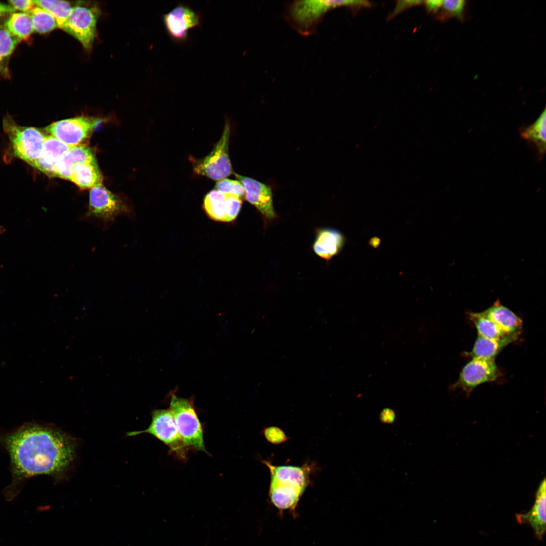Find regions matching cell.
Instances as JSON below:
<instances>
[{"label":"cell","instance_id":"cell-1","mask_svg":"<svg viewBox=\"0 0 546 546\" xmlns=\"http://www.w3.org/2000/svg\"><path fill=\"white\" fill-rule=\"evenodd\" d=\"M0 448L10 459L12 479L3 490L6 500L10 502L32 476L61 477L73 460L75 445L60 430L32 422L11 431H0Z\"/></svg>","mask_w":546,"mask_h":546},{"label":"cell","instance_id":"cell-2","mask_svg":"<svg viewBox=\"0 0 546 546\" xmlns=\"http://www.w3.org/2000/svg\"><path fill=\"white\" fill-rule=\"evenodd\" d=\"M262 461L270 472L269 497L271 504L280 511H294L310 482L315 466L308 463L301 466H276Z\"/></svg>","mask_w":546,"mask_h":546},{"label":"cell","instance_id":"cell-3","mask_svg":"<svg viewBox=\"0 0 546 546\" xmlns=\"http://www.w3.org/2000/svg\"><path fill=\"white\" fill-rule=\"evenodd\" d=\"M3 126L14 155L33 167L41 156L47 135L36 127L18 124L9 114L4 116Z\"/></svg>","mask_w":546,"mask_h":546},{"label":"cell","instance_id":"cell-4","mask_svg":"<svg viewBox=\"0 0 546 546\" xmlns=\"http://www.w3.org/2000/svg\"><path fill=\"white\" fill-rule=\"evenodd\" d=\"M169 409L187 447L209 454L205 447L203 429L196 411L194 400L181 398L172 393Z\"/></svg>","mask_w":546,"mask_h":546},{"label":"cell","instance_id":"cell-5","mask_svg":"<svg viewBox=\"0 0 546 546\" xmlns=\"http://www.w3.org/2000/svg\"><path fill=\"white\" fill-rule=\"evenodd\" d=\"M148 433L162 441L178 460L186 461L188 448L177 428L172 414L168 409L156 410L152 412V421L146 430L128 432L129 436Z\"/></svg>","mask_w":546,"mask_h":546},{"label":"cell","instance_id":"cell-6","mask_svg":"<svg viewBox=\"0 0 546 546\" xmlns=\"http://www.w3.org/2000/svg\"><path fill=\"white\" fill-rule=\"evenodd\" d=\"M230 131L226 121L221 136L210 153L203 158L191 160L195 173L219 180L233 172L229 155Z\"/></svg>","mask_w":546,"mask_h":546},{"label":"cell","instance_id":"cell-7","mask_svg":"<svg viewBox=\"0 0 546 546\" xmlns=\"http://www.w3.org/2000/svg\"><path fill=\"white\" fill-rule=\"evenodd\" d=\"M101 120L97 118L80 116L61 120L45 127L46 135H51L70 147L85 145Z\"/></svg>","mask_w":546,"mask_h":546},{"label":"cell","instance_id":"cell-8","mask_svg":"<svg viewBox=\"0 0 546 546\" xmlns=\"http://www.w3.org/2000/svg\"><path fill=\"white\" fill-rule=\"evenodd\" d=\"M368 7L366 1H306L296 2L290 8L292 20L300 29L307 31L318 22L324 14L341 6Z\"/></svg>","mask_w":546,"mask_h":546},{"label":"cell","instance_id":"cell-9","mask_svg":"<svg viewBox=\"0 0 546 546\" xmlns=\"http://www.w3.org/2000/svg\"><path fill=\"white\" fill-rule=\"evenodd\" d=\"M129 213L130 209L127 204L102 184L90 189L87 216L97 217L105 222H110L119 215Z\"/></svg>","mask_w":546,"mask_h":546},{"label":"cell","instance_id":"cell-10","mask_svg":"<svg viewBox=\"0 0 546 546\" xmlns=\"http://www.w3.org/2000/svg\"><path fill=\"white\" fill-rule=\"evenodd\" d=\"M499 374L494 359L473 358L462 369L453 388L469 393L477 386L495 380Z\"/></svg>","mask_w":546,"mask_h":546},{"label":"cell","instance_id":"cell-11","mask_svg":"<svg viewBox=\"0 0 546 546\" xmlns=\"http://www.w3.org/2000/svg\"><path fill=\"white\" fill-rule=\"evenodd\" d=\"M98 16L97 8L83 6L73 7L63 30L75 37L89 50L93 43Z\"/></svg>","mask_w":546,"mask_h":546},{"label":"cell","instance_id":"cell-12","mask_svg":"<svg viewBox=\"0 0 546 546\" xmlns=\"http://www.w3.org/2000/svg\"><path fill=\"white\" fill-rule=\"evenodd\" d=\"M165 29L171 39L177 42L185 41L190 29L199 26L201 18L189 6L179 4L162 16Z\"/></svg>","mask_w":546,"mask_h":546},{"label":"cell","instance_id":"cell-13","mask_svg":"<svg viewBox=\"0 0 546 546\" xmlns=\"http://www.w3.org/2000/svg\"><path fill=\"white\" fill-rule=\"evenodd\" d=\"M235 175L244 187L246 199L267 218H274L276 213L270 188L252 178Z\"/></svg>","mask_w":546,"mask_h":546},{"label":"cell","instance_id":"cell-14","mask_svg":"<svg viewBox=\"0 0 546 546\" xmlns=\"http://www.w3.org/2000/svg\"><path fill=\"white\" fill-rule=\"evenodd\" d=\"M545 480L539 485L536 493L535 500L531 509L525 513L517 514L516 518L520 524L529 525L536 538L541 540L546 529L545 521Z\"/></svg>","mask_w":546,"mask_h":546},{"label":"cell","instance_id":"cell-15","mask_svg":"<svg viewBox=\"0 0 546 546\" xmlns=\"http://www.w3.org/2000/svg\"><path fill=\"white\" fill-rule=\"evenodd\" d=\"M70 147L55 137L47 135L41 156L33 167L49 177H55L57 163Z\"/></svg>","mask_w":546,"mask_h":546},{"label":"cell","instance_id":"cell-16","mask_svg":"<svg viewBox=\"0 0 546 546\" xmlns=\"http://www.w3.org/2000/svg\"><path fill=\"white\" fill-rule=\"evenodd\" d=\"M96 159L93 150L86 145L71 147L59 159L55 168V177L69 180L78 164Z\"/></svg>","mask_w":546,"mask_h":546},{"label":"cell","instance_id":"cell-17","mask_svg":"<svg viewBox=\"0 0 546 546\" xmlns=\"http://www.w3.org/2000/svg\"><path fill=\"white\" fill-rule=\"evenodd\" d=\"M480 313L493 321L506 334H520L523 326L521 318L501 304L498 300Z\"/></svg>","mask_w":546,"mask_h":546},{"label":"cell","instance_id":"cell-18","mask_svg":"<svg viewBox=\"0 0 546 546\" xmlns=\"http://www.w3.org/2000/svg\"><path fill=\"white\" fill-rule=\"evenodd\" d=\"M519 335L510 334L497 339L477 337L469 355L473 358L494 359L508 345L516 340Z\"/></svg>","mask_w":546,"mask_h":546},{"label":"cell","instance_id":"cell-19","mask_svg":"<svg viewBox=\"0 0 546 546\" xmlns=\"http://www.w3.org/2000/svg\"><path fill=\"white\" fill-rule=\"evenodd\" d=\"M344 244V237L338 231L332 229L321 230L317 234L313 250L320 257L329 259L337 254Z\"/></svg>","mask_w":546,"mask_h":546},{"label":"cell","instance_id":"cell-20","mask_svg":"<svg viewBox=\"0 0 546 546\" xmlns=\"http://www.w3.org/2000/svg\"><path fill=\"white\" fill-rule=\"evenodd\" d=\"M69 180L82 189H92L102 185L103 176L96 160L77 165L74 168Z\"/></svg>","mask_w":546,"mask_h":546},{"label":"cell","instance_id":"cell-21","mask_svg":"<svg viewBox=\"0 0 546 546\" xmlns=\"http://www.w3.org/2000/svg\"><path fill=\"white\" fill-rule=\"evenodd\" d=\"M545 130L546 112L545 109L532 124L522 128L520 130L522 138L531 142L535 145L541 157H542L545 153Z\"/></svg>","mask_w":546,"mask_h":546},{"label":"cell","instance_id":"cell-22","mask_svg":"<svg viewBox=\"0 0 546 546\" xmlns=\"http://www.w3.org/2000/svg\"><path fill=\"white\" fill-rule=\"evenodd\" d=\"M203 208L210 218L226 222L228 195L215 189L210 191L204 199Z\"/></svg>","mask_w":546,"mask_h":546},{"label":"cell","instance_id":"cell-23","mask_svg":"<svg viewBox=\"0 0 546 546\" xmlns=\"http://www.w3.org/2000/svg\"><path fill=\"white\" fill-rule=\"evenodd\" d=\"M4 25L20 41L27 39L34 32L31 17L28 13L15 12L10 14Z\"/></svg>","mask_w":546,"mask_h":546},{"label":"cell","instance_id":"cell-24","mask_svg":"<svg viewBox=\"0 0 546 546\" xmlns=\"http://www.w3.org/2000/svg\"><path fill=\"white\" fill-rule=\"evenodd\" d=\"M33 2L50 13L56 20L58 27L63 29L73 8L69 2L58 0H33Z\"/></svg>","mask_w":546,"mask_h":546},{"label":"cell","instance_id":"cell-25","mask_svg":"<svg viewBox=\"0 0 546 546\" xmlns=\"http://www.w3.org/2000/svg\"><path fill=\"white\" fill-rule=\"evenodd\" d=\"M20 41L4 25L0 24V74L9 76V61Z\"/></svg>","mask_w":546,"mask_h":546},{"label":"cell","instance_id":"cell-26","mask_svg":"<svg viewBox=\"0 0 546 546\" xmlns=\"http://www.w3.org/2000/svg\"><path fill=\"white\" fill-rule=\"evenodd\" d=\"M469 316L477 331L478 336L497 339L510 335L506 334L493 321L482 315L480 312H469Z\"/></svg>","mask_w":546,"mask_h":546},{"label":"cell","instance_id":"cell-27","mask_svg":"<svg viewBox=\"0 0 546 546\" xmlns=\"http://www.w3.org/2000/svg\"><path fill=\"white\" fill-rule=\"evenodd\" d=\"M28 13L31 17L34 32L46 33L58 27L57 23L52 15L38 6L35 5Z\"/></svg>","mask_w":546,"mask_h":546},{"label":"cell","instance_id":"cell-28","mask_svg":"<svg viewBox=\"0 0 546 546\" xmlns=\"http://www.w3.org/2000/svg\"><path fill=\"white\" fill-rule=\"evenodd\" d=\"M215 190L229 195L242 198L245 195V190L242 184L236 180L223 178L218 180L215 185Z\"/></svg>","mask_w":546,"mask_h":546},{"label":"cell","instance_id":"cell-29","mask_svg":"<svg viewBox=\"0 0 546 546\" xmlns=\"http://www.w3.org/2000/svg\"><path fill=\"white\" fill-rule=\"evenodd\" d=\"M263 434L266 440L272 444H279L287 440V437L283 431L277 427L265 428Z\"/></svg>","mask_w":546,"mask_h":546},{"label":"cell","instance_id":"cell-30","mask_svg":"<svg viewBox=\"0 0 546 546\" xmlns=\"http://www.w3.org/2000/svg\"><path fill=\"white\" fill-rule=\"evenodd\" d=\"M465 2L463 0L443 1L442 7L448 13L458 18L462 17Z\"/></svg>","mask_w":546,"mask_h":546},{"label":"cell","instance_id":"cell-31","mask_svg":"<svg viewBox=\"0 0 546 546\" xmlns=\"http://www.w3.org/2000/svg\"><path fill=\"white\" fill-rule=\"evenodd\" d=\"M10 5L15 11H20L23 13H28L35 6L33 1L32 0H11L9 1Z\"/></svg>","mask_w":546,"mask_h":546},{"label":"cell","instance_id":"cell-32","mask_svg":"<svg viewBox=\"0 0 546 546\" xmlns=\"http://www.w3.org/2000/svg\"><path fill=\"white\" fill-rule=\"evenodd\" d=\"M423 2H424L423 1H399L398 2V3L397 4L396 7L395 8L394 11H393V12H392V14L390 16H391V17H392V16H395L398 13H399L400 11L404 10L406 8L411 7V6H414V5L420 4H421V3H423Z\"/></svg>","mask_w":546,"mask_h":546},{"label":"cell","instance_id":"cell-33","mask_svg":"<svg viewBox=\"0 0 546 546\" xmlns=\"http://www.w3.org/2000/svg\"><path fill=\"white\" fill-rule=\"evenodd\" d=\"M380 421L385 424H392L396 419L395 412L390 408H384L380 415Z\"/></svg>","mask_w":546,"mask_h":546},{"label":"cell","instance_id":"cell-34","mask_svg":"<svg viewBox=\"0 0 546 546\" xmlns=\"http://www.w3.org/2000/svg\"><path fill=\"white\" fill-rule=\"evenodd\" d=\"M443 1L442 0H430L425 2L427 9L430 12H436L442 6Z\"/></svg>","mask_w":546,"mask_h":546},{"label":"cell","instance_id":"cell-35","mask_svg":"<svg viewBox=\"0 0 546 546\" xmlns=\"http://www.w3.org/2000/svg\"><path fill=\"white\" fill-rule=\"evenodd\" d=\"M15 12V10L10 5L0 2V17Z\"/></svg>","mask_w":546,"mask_h":546}]
</instances>
